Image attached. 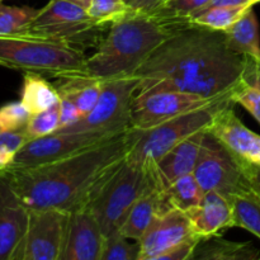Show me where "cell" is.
<instances>
[{"label": "cell", "instance_id": "33", "mask_svg": "<svg viewBox=\"0 0 260 260\" xmlns=\"http://www.w3.org/2000/svg\"><path fill=\"white\" fill-rule=\"evenodd\" d=\"M231 101L243 106L260 124V90L256 86L243 79L231 93Z\"/></svg>", "mask_w": 260, "mask_h": 260}, {"label": "cell", "instance_id": "30", "mask_svg": "<svg viewBox=\"0 0 260 260\" xmlns=\"http://www.w3.org/2000/svg\"><path fill=\"white\" fill-rule=\"evenodd\" d=\"M128 240L119 233L108 236L102 260H139V243H129Z\"/></svg>", "mask_w": 260, "mask_h": 260}, {"label": "cell", "instance_id": "3", "mask_svg": "<svg viewBox=\"0 0 260 260\" xmlns=\"http://www.w3.org/2000/svg\"><path fill=\"white\" fill-rule=\"evenodd\" d=\"M190 24L159 10L154 13L129 10L123 18L112 23L94 52L86 56L85 74L101 80L134 75L165 40Z\"/></svg>", "mask_w": 260, "mask_h": 260}, {"label": "cell", "instance_id": "8", "mask_svg": "<svg viewBox=\"0 0 260 260\" xmlns=\"http://www.w3.org/2000/svg\"><path fill=\"white\" fill-rule=\"evenodd\" d=\"M139 81L136 75L103 80V89L95 107L79 122L56 132H98L117 135L129 129L132 104Z\"/></svg>", "mask_w": 260, "mask_h": 260}, {"label": "cell", "instance_id": "41", "mask_svg": "<svg viewBox=\"0 0 260 260\" xmlns=\"http://www.w3.org/2000/svg\"><path fill=\"white\" fill-rule=\"evenodd\" d=\"M124 2H126V3H127V4H128V2H129V0H124Z\"/></svg>", "mask_w": 260, "mask_h": 260}, {"label": "cell", "instance_id": "42", "mask_svg": "<svg viewBox=\"0 0 260 260\" xmlns=\"http://www.w3.org/2000/svg\"><path fill=\"white\" fill-rule=\"evenodd\" d=\"M3 2V0H0V3H2Z\"/></svg>", "mask_w": 260, "mask_h": 260}, {"label": "cell", "instance_id": "35", "mask_svg": "<svg viewBox=\"0 0 260 260\" xmlns=\"http://www.w3.org/2000/svg\"><path fill=\"white\" fill-rule=\"evenodd\" d=\"M58 113H60V128L71 126L83 118V114L79 111L78 107L68 98H61L58 103ZM57 129V131H58Z\"/></svg>", "mask_w": 260, "mask_h": 260}, {"label": "cell", "instance_id": "17", "mask_svg": "<svg viewBox=\"0 0 260 260\" xmlns=\"http://www.w3.org/2000/svg\"><path fill=\"white\" fill-rule=\"evenodd\" d=\"M29 221V211L20 203L7 178L0 173V260H12L23 240Z\"/></svg>", "mask_w": 260, "mask_h": 260}, {"label": "cell", "instance_id": "10", "mask_svg": "<svg viewBox=\"0 0 260 260\" xmlns=\"http://www.w3.org/2000/svg\"><path fill=\"white\" fill-rule=\"evenodd\" d=\"M69 215L55 208L29 211L27 231L12 260H60Z\"/></svg>", "mask_w": 260, "mask_h": 260}, {"label": "cell", "instance_id": "28", "mask_svg": "<svg viewBox=\"0 0 260 260\" xmlns=\"http://www.w3.org/2000/svg\"><path fill=\"white\" fill-rule=\"evenodd\" d=\"M129 10L131 9L124 0H91L88 8L91 19L103 27L123 18Z\"/></svg>", "mask_w": 260, "mask_h": 260}, {"label": "cell", "instance_id": "24", "mask_svg": "<svg viewBox=\"0 0 260 260\" xmlns=\"http://www.w3.org/2000/svg\"><path fill=\"white\" fill-rule=\"evenodd\" d=\"M203 196L205 190L193 173L178 178L162 192L164 203L169 210H177L184 213L198 207L202 202Z\"/></svg>", "mask_w": 260, "mask_h": 260}, {"label": "cell", "instance_id": "39", "mask_svg": "<svg viewBox=\"0 0 260 260\" xmlns=\"http://www.w3.org/2000/svg\"><path fill=\"white\" fill-rule=\"evenodd\" d=\"M253 0H211L202 10L208 9V8L212 7H253ZM202 10H201V12H202Z\"/></svg>", "mask_w": 260, "mask_h": 260}, {"label": "cell", "instance_id": "27", "mask_svg": "<svg viewBox=\"0 0 260 260\" xmlns=\"http://www.w3.org/2000/svg\"><path fill=\"white\" fill-rule=\"evenodd\" d=\"M38 10L30 7H9L0 3V35H14L25 30Z\"/></svg>", "mask_w": 260, "mask_h": 260}, {"label": "cell", "instance_id": "38", "mask_svg": "<svg viewBox=\"0 0 260 260\" xmlns=\"http://www.w3.org/2000/svg\"><path fill=\"white\" fill-rule=\"evenodd\" d=\"M244 80H246L251 85L256 86L260 90V62L249 57L248 68H246L245 75H244Z\"/></svg>", "mask_w": 260, "mask_h": 260}, {"label": "cell", "instance_id": "5", "mask_svg": "<svg viewBox=\"0 0 260 260\" xmlns=\"http://www.w3.org/2000/svg\"><path fill=\"white\" fill-rule=\"evenodd\" d=\"M231 101V93L203 108L182 114L177 118L147 129H128V151L126 161L147 170L169 150L187 137L207 129L216 113Z\"/></svg>", "mask_w": 260, "mask_h": 260}, {"label": "cell", "instance_id": "15", "mask_svg": "<svg viewBox=\"0 0 260 260\" xmlns=\"http://www.w3.org/2000/svg\"><path fill=\"white\" fill-rule=\"evenodd\" d=\"M106 235L89 208L69 215L65 243L60 260H102Z\"/></svg>", "mask_w": 260, "mask_h": 260}, {"label": "cell", "instance_id": "14", "mask_svg": "<svg viewBox=\"0 0 260 260\" xmlns=\"http://www.w3.org/2000/svg\"><path fill=\"white\" fill-rule=\"evenodd\" d=\"M233 104L234 102H229L216 113L207 131L228 147L239 161L260 167V136L240 121Z\"/></svg>", "mask_w": 260, "mask_h": 260}, {"label": "cell", "instance_id": "4", "mask_svg": "<svg viewBox=\"0 0 260 260\" xmlns=\"http://www.w3.org/2000/svg\"><path fill=\"white\" fill-rule=\"evenodd\" d=\"M86 55L80 48L27 32L0 35V65L55 78L86 75Z\"/></svg>", "mask_w": 260, "mask_h": 260}, {"label": "cell", "instance_id": "23", "mask_svg": "<svg viewBox=\"0 0 260 260\" xmlns=\"http://www.w3.org/2000/svg\"><path fill=\"white\" fill-rule=\"evenodd\" d=\"M20 102L30 114L40 113L60 103V94L55 84L46 80L42 74L24 73Z\"/></svg>", "mask_w": 260, "mask_h": 260}, {"label": "cell", "instance_id": "12", "mask_svg": "<svg viewBox=\"0 0 260 260\" xmlns=\"http://www.w3.org/2000/svg\"><path fill=\"white\" fill-rule=\"evenodd\" d=\"M113 136L116 135L98 132H53L47 136L28 140L7 170L37 167L63 159Z\"/></svg>", "mask_w": 260, "mask_h": 260}, {"label": "cell", "instance_id": "9", "mask_svg": "<svg viewBox=\"0 0 260 260\" xmlns=\"http://www.w3.org/2000/svg\"><path fill=\"white\" fill-rule=\"evenodd\" d=\"M193 174L205 192L216 190L228 198L249 185L240 161L208 131Z\"/></svg>", "mask_w": 260, "mask_h": 260}, {"label": "cell", "instance_id": "7", "mask_svg": "<svg viewBox=\"0 0 260 260\" xmlns=\"http://www.w3.org/2000/svg\"><path fill=\"white\" fill-rule=\"evenodd\" d=\"M104 29L106 27L94 22L88 9L81 5L71 0H50L23 32L85 51L98 45Z\"/></svg>", "mask_w": 260, "mask_h": 260}, {"label": "cell", "instance_id": "32", "mask_svg": "<svg viewBox=\"0 0 260 260\" xmlns=\"http://www.w3.org/2000/svg\"><path fill=\"white\" fill-rule=\"evenodd\" d=\"M32 114L22 102H12L0 107V131H19L24 129Z\"/></svg>", "mask_w": 260, "mask_h": 260}, {"label": "cell", "instance_id": "11", "mask_svg": "<svg viewBox=\"0 0 260 260\" xmlns=\"http://www.w3.org/2000/svg\"><path fill=\"white\" fill-rule=\"evenodd\" d=\"M228 95V94H226ZM223 96V95H222ZM217 98L197 95L175 90H162L135 96L132 104L131 127L135 129H147L160 123L177 118L182 114L203 108Z\"/></svg>", "mask_w": 260, "mask_h": 260}, {"label": "cell", "instance_id": "36", "mask_svg": "<svg viewBox=\"0 0 260 260\" xmlns=\"http://www.w3.org/2000/svg\"><path fill=\"white\" fill-rule=\"evenodd\" d=\"M169 0H129L128 7L134 12L154 13L164 7Z\"/></svg>", "mask_w": 260, "mask_h": 260}, {"label": "cell", "instance_id": "37", "mask_svg": "<svg viewBox=\"0 0 260 260\" xmlns=\"http://www.w3.org/2000/svg\"><path fill=\"white\" fill-rule=\"evenodd\" d=\"M243 172L245 174V178L248 179L249 184L260 193V167L255 164H249V162H241Z\"/></svg>", "mask_w": 260, "mask_h": 260}, {"label": "cell", "instance_id": "1", "mask_svg": "<svg viewBox=\"0 0 260 260\" xmlns=\"http://www.w3.org/2000/svg\"><path fill=\"white\" fill-rule=\"evenodd\" d=\"M248 61L228 47L223 32L190 24L165 40L137 69L135 96L162 90L226 95L244 79Z\"/></svg>", "mask_w": 260, "mask_h": 260}, {"label": "cell", "instance_id": "18", "mask_svg": "<svg viewBox=\"0 0 260 260\" xmlns=\"http://www.w3.org/2000/svg\"><path fill=\"white\" fill-rule=\"evenodd\" d=\"M194 234L201 238L221 235L234 225L233 206L226 196L208 190L205 192L200 206L187 213Z\"/></svg>", "mask_w": 260, "mask_h": 260}, {"label": "cell", "instance_id": "29", "mask_svg": "<svg viewBox=\"0 0 260 260\" xmlns=\"http://www.w3.org/2000/svg\"><path fill=\"white\" fill-rule=\"evenodd\" d=\"M58 128H60V113H58L57 104L52 108L32 114L28 123L25 124L24 131L29 140H32L53 134Z\"/></svg>", "mask_w": 260, "mask_h": 260}, {"label": "cell", "instance_id": "19", "mask_svg": "<svg viewBox=\"0 0 260 260\" xmlns=\"http://www.w3.org/2000/svg\"><path fill=\"white\" fill-rule=\"evenodd\" d=\"M168 210L169 208L165 206L162 192L152 185L135 203L119 228L118 233L129 240L139 241L146 233L152 220L159 213Z\"/></svg>", "mask_w": 260, "mask_h": 260}, {"label": "cell", "instance_id": "6", "mask_svg": "<svg viewBox=\"0 0 260 260\" xmlns=\"http://www.w3.org/2000/svg\"><path fill=\"white\" fill-rule=\"evenodd\" d=\"M152 185L155 184L147 170L124 160L86 207L96 218L106 238L118 233L135 203Z\"/></svg>", "mask_w": 260, "mask_h": 260}, {"label": "cell", "instance_id": "26", "mask_svg": "<svg viewBox=\"0 0 260 260\" xmlns=\"http://www.w3.org/2000/svg\"><path fill=\"white\" fill-rule=\"evenodd\" d=\"M250 7H212L202 10L190 19V23L212 30L225 32L233 27Z\"/></svg>", "mask_w": 260, "mask_h": 260}, {"label": "cell", "instance_id": "2", "mask_svg": "<svg viewBox=\"0 0 260 260\" xmlns=\"http://www.w3.org/2000/svg\"><path fill=\"white\" fill-rule=\"evenodd\" d=\"M128 151V129L94 146L37 167L5 170L10 188L28 211L74 212L86 208Z\"/></svg>", "mask_w": 260, "mask_h": 260}, {"label": "cell", "instance_id": "40", "mask_svg": "<svg viewBox=\"0 0 260 260\" xmlns=\"http://www.w3.org/2000/svg\"><path fill=\"white\" fill-rule=\"evenodd\" d=\"M71 2L76 3V4L81 5V7H84L85 9H88L89 5H90V3H91V0H71Z\"/></svg>", "mask_w": 260, "mask_h": 260}, {"label": "cell", "instance_id": "25", "mask_svg": "<svg viewBox=\"0 0 260 260\" xmlns=\"http://www.w3.org/2000/svg\"><path fill=\"white\" fill-rule=\"evenodd\" d=\"M235 228H243L260 239V193L250 184L230 198Z\"/></svg>", "mask_w": 260, "mask_h": 260}, {"label": "cell", "instance_id": "31", "mask_svg": "<svg viewBox=\"0 0 260 260\" xmlns=\"http://www.w3.org/2000/svg\"><path fill=\"white\" fill-rule=\"evenodd\" d=\"M29 140L24 129L0 131V173L5 172L23 145Z\"/></svg>", "mask_w": 260, "mask_h": 260}, {"label": "cell", "instance_id": "21", "mask_svg": "<svg viewBox=\"0 0 260 260\" xmlns=\"http://www.w3.org/2000/svg\"><path fill=\"white\" fill-rule=\"evenodd\" d=\"M259 250L251 243L226 240L221 235L202 238L193 253L192 260H255Z\"/></svg>", "mask_w": 260, "mask_h": 260}, {"label": "cell", "instance_id": "20", "mask_svg": "<svg viewBox=\"0 0 260 260\" xmlns=\"http://www.w3.org/2000/svg\"><path fill=\"white\" fill-rule=\"evenodd\" d=\"M223 33L231 51L260 62L259 23L253 7L246 9L240 19Z\"/></svg>", "mask_w": 260, "mask_h": 260}, {"label": "cell", "instance_id": "34", "mask_svg": "<svg viewBox=\"0 0 260 260\" xmlns=\"http://www.w3.org/2000/svg\"><path fill=\"white\" fill-rule=\"evenodd\" d=\"M210 2L211 0H169L159 10L170 17L190 23V19Z\"/></svg>", "mask_w": 260, "mask_h": 260}, {"label": "cell", "instance_id": "16", "mask_svg": "<svg viewBox=\"0 0 260 260\" xmlns=\"http://www.w3.org/2000/svg\"><path fill=\"white\" fill-rule=\"evenodd\" d=\"M206 132L207 129H202L183 140L147 169L157 189L164 192L178 178L194 172Z\"/></svg>", "mask_w": 260, "mask_h": 260}, {"label": "cell", "instance_id": "13", "mask_svg": "<svg viewBox=\"0 0 260 260\" xmlns=\"http://www.w3.org/2000/svg\"><path fill=\"white\" fill-rule=\"evenodd\" d=\"M194 234L187 213L168 210L152 220L139 243V260H161L174 246Z\"/></svg>", "mask_w": 260, "mask_h": 260}, {"label": "cell", "instance_id": "22", "mask_svg": "<svg viewBox=\"0 0 260 260\" xmlns=\"http://www.w3.org/2000/svg\"><path fill=\"white\" fill-rule=\"evenodd\" d=\"M55 85L61 98L70 99L84 117L95 107L103 89V80L88 75H75L58 79Z\"/></svg>", "mask_w": 260, "mask_h": 260}]
</instances>
